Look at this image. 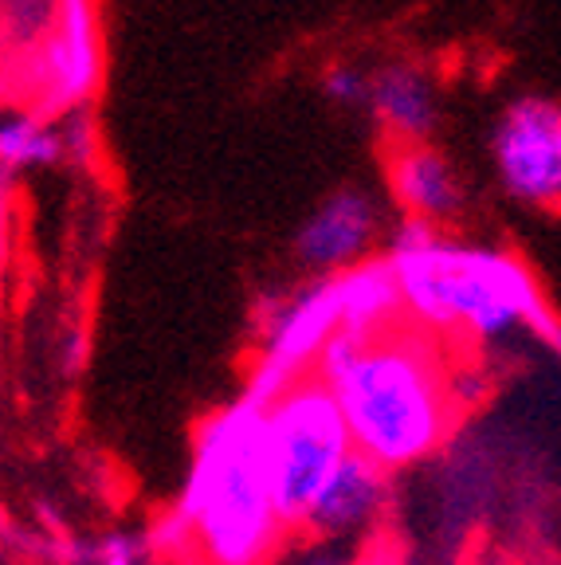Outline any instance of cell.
Instances as JSON below:
<instances>
[{
	"mask_svg": "<svg viewBox=\"0 0 561 565\" xmlns=\"http://www.w3.org/2000/svg\"><path fill=\"white\" fill-rule=\"evenodd\" d=\"M366 87L369 83L361 79L358 71L334 67L330 75H326V95L338 98V103H366Z\"/></svg>",
	"mask_w": 561,
	"mask_h": 565,
	"instance_id": "obj_14",
	"label": "cell"
},
{
	"mask_svg": "<svg viewBox=\"0 0 561 565\" xmlns=\"http://www.w3.org/2000/svg\"><path fill=\"white\" fill-rule=\"evenodd\" d=\"M389 181H393L396 201L421 221H452L464 209V185H459L452 161L424 141H409L396 153L389 166Z\"/></svg>",
	"mask_w": 561,
	"mask_h": 565,
	"instance_id": "obj_9",
	"label": "cell"
},
{
	"mask_svg": "<svg viewBox=\"0 0 561 565\" xmlns=\"http://www.w3.org/2000/svg\"><path fill=\"white\" fill-rule=\"evenodd\" d=\"M47 106H67L91 95L98 79V40L91 0H60V32L44 47Z\"/></svg>",
	"mask_w": 561,
	"mask_h": 565,
	"instance_id": "obj_7",
	"label": "cell"
},
{
	"mask_svg": "<svg viewBox=\"0 0 561 565\" xmlns=\"http://www.w3.org/2000/svg\"><path fill=\"white\" fill-rule=\"evenodd\" d=\"M103 565H138V557H134V546L126 539H110L103 550Z\"/></svg>",
	"mask_w": 561,
	"mask_h": 565,
	"instance_id": "obj_15",
	"label": "cell"
},
{
	"mask_svg": "<svg viewBox=\"0 0 561 565\" xmlns=\"http://www.w3.org/2000/svg\"><path fill=\"white\" fill-rule=\"evenodd\" d=\"M334 330H338V295H334V279H326L275 318L272 342H267L247 397L255 405H272L283 388L303 377V370L315 362V353Z\"/></svg>",
	"mask_w": 561,
	"mask_h": 565,
	"instance_id": "obj_6",
	"label": "cell"
},
{
	"mask_svg": "<svg viewBox=\"0 0 561 565\" xmlns=\"http://www.w3.org/2000/svg\"><path fill=\"white\" fill-rule=\"evenodd\" d=\"M60 158V138L32 118L0 126V161L4 166H52Z\"/></svg>",
	"mask_w": 561,
	"mask_h": 565,
	"instance_id": "obj_13",
	"label": "cell"
},
{
	"mask_svg": "<svg viewBox=\"0 0 561 565\" xmlns=\"http://www.w3.org/2000/svg\"><path fill=\"white\" fill-rule=\"evenodd\" d=\"M502 189L527 204L561 196V115L553 98H518L495 130Z\"/></svg>",
	"mask_w": 561,
	"mask_h": 565,
	"instance_id": "obj_5",
	"label": "cell"
},
{
	"mask_svg": "<svg viewBox=\"0 0 561 565\" xmlns=\"http://www.w3.org/2000/svg\"><path fill=\"white\" fill-rule=\"evenodd\" d=\"M366 98L373 103L385 130L401 141H424L436 126V95L416 67H401V63L385 67L366 87Z\"/></svg>",
	"mask_w": 561,
	"mask_h": 565,
	"instance_id": "obj_12",
	"label": "cell"
},
{
	"mask_svg": "<svg viewBox=\"0 0 561 565\" xmlns=\"http://www.w3.org/2000/svg\"><path fill=\"white\" fill-rule=\"evenodd\" d=\"M267 436V491L279 526H303L322 483L350 456L342 408L322 381L287 385L264 408Z\"/></svg>",
	"mask_w": 561,
	"mask_h": 565,
	"instance_id": "obj_4",
	"label": "cell"
},
{
	"mask_svg": "<svg viewBox=\"0 0 561 565\" xmlns=\"http://www.w3.org/2000/svg\"><path fill=\"white\" fill-rule=\"evenodd\" d=\"M322 565H338V562H322Z\"/></svg>",
	"mask_w": 561,
	"mask_h": 565,
	"instance_id": "obj_16",
	"label": "cell"
},
{
	"mask_svg": "<svg viewBox=\"0 0 561 565\" xmlns=\"http://www.w3.org/2000/svg\"><path fill=\"white\" fill-rule=\"evenodd\" d=\"M381 499H385V468H378L373 459L350 448V456L322 483L303 526L318 530V534H346V530H358L361 522H369Z\"/></svg>",
	"mask_w": 561,
	"mask_h": 565,
	"instance_id": "obj_10",
	"label": "cell"
},
{
	"mask_svg": "<svg viewBox=\"0 0 561 565\" xmlns=\"http://www.w3.org/2000/svg\"><path fill=\"white\" fill-rule=\"evenodd\" d=\"M264 408L244 397L204 424L189 483L154 546H189L204 565H264L275 554L283 526L267 491Z\"/></svg>",
	"mask_w": 561,
	"mask_h": 565,
	"instance_id": "obj_1",
	"label": "cell"
},
{
	"mask_svg": "<svg viewBox=\"0 0 561 565\" xmlns=\"http://www.w3.org/2000/svg\"><path fill=\"white\" fill-rule=\"evenodd\" d=\"M378 228V209L366 193H338L303 224L298 232V256L310 267H350Z\"/></svg>",
	"mask_w": 561,
	"mask_h": 565,
	"instance_id": "obj_8",
	"label": "cell"
},
{
	"mask_svg": "<svg viewBox=\"0 0 561 565\" xmlns=\"http://www.w3.org/2000/svg\"><path fill=\"white\" fill-rule=\"evenodd\" d=\"M401 307L424 330H467L495 342L527 322L546 345H558V318L550 315L534 275L507 252L452 244L436 236L421 252H389Z\"/></svg>",
	"mask_w": 561,
	"mask_h": 565,
	"instance_id": "obj_3",
	"label": "cell"
},
{
	"mask_svg": "<svg viewBox=\"0 0 561 565\" xmlns=\"http://www.w3.org/2000/svg\"><path fill=\"white\" fill-rule=\"evenodd\" d=\"M326 388L342 408L350 448L385 471L428 456L452 420L444 362L416 330H378Z\"/></svg>",
	"mask_w": 561,
	"mask_h": 565,
	"instance_id": "obj_2",
	"label": "cell"
},
{
	"mask_svg": "<svg viewBox=\"0 0 561 565\" xmlns=\"http://www.w3.org/2000/svg\"><path fill=\"white\" fill-rule=\"evenodd\" d=\"M334 295H338V330L358 338H373L378 330H385L401 310L389 259L353 264L334 279Z\"/></svg>",
	"mask_w": 561,
	"mask_h": 565,
	"instance_id": "obj_11",
	"label": "cell"
}]
</instances>
